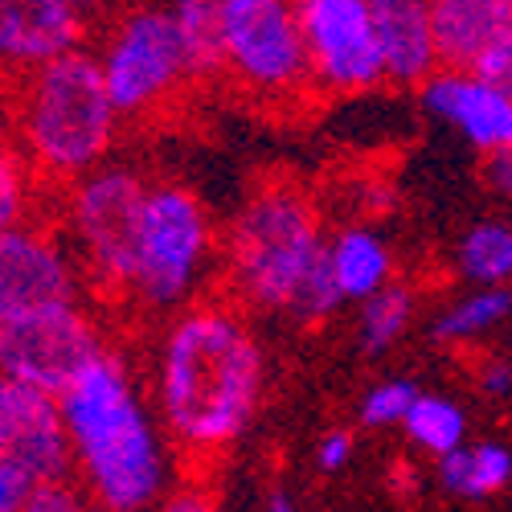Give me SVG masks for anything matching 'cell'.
Returning <instances> with one entry per match:
<instances>
[{
  "instance_id": "6da1fadb",
  "label": "cell",
  "mask_w": 512,
  "mask_h": 512,
  "mask_svg": "<svg viewBox=\"0 0 512 512\" xmlns=\"http://www.w3.org/2000/svg\"><path fill=\"white\" fill-rule=\"evenodd\" d=\"M267 386V357L238 308L209 300L168 324L156 353L164 431L189 455H213L246 435Z\"/></svg>"
},
{
  "instance_id": "7a4b0ae2",
  "label": "cell",
  "mask_w": 512,
  "mask_h": 512,
  "mask_svg": "<svg viewBox=\"0 0 512 512\" xmlns=\"http://www.w3.org/2000/svg\"><path fill=\"white\" fill-rule=\"evenodd\" d=\"M74 467L103 512H156L168 488V447L119 353H103L58 398Z\"/></svg>"
},
{
  "instance_id": "3957f363",
  "label": "cell",
  "mask_w": 512,
  "mask_h": 512,
  "mask_svg": "<svg viewBox=\"0 0 512 512\" xmlns=\"http://www.w3.org/2000/svg\"><path fill=\"white\" fill-rule=\"evenodd\" d=\"M13 144L50 185H78L107 168L119 136V111L107 95L95 50L66 54L33 74L13 78Z\"/></svg>"
},
{
  "instance_id": "277c9868",
  "label": "cell",
  "mask_w": 512,
  "mask_h": 512,
  "mask_svg": "<svg viewBox=\"0 0 512 512\" xmlns=\"http://www.w3.org/2000/svg\"><path fill=\"white\" fill-rule=\"evenodd\" d=\"M328 238L316 201L291 181L259 185L226 230L230 283L250 308L291 312L308 271L324 259Z\"/></svg>"
},
{
  "instance_id": "5b68a950",
  "label": "cell",
  "mask_w": 512,
  "mask_h": 512,
  "mask_svg": "<svg viewBox=\"0 0 512 512\" xmlns=\"http://www.w3.org/2000/svg\"><path fill=\"white\" fill-rule=\"evenodd\" d=\"M152 181L136 168L107 164L99 173L70 185L66 230L82 275L103 291H136L140 275V234Z\"/></svg>"
},
{
  "instance_id": "8992f818",
  "label": "cell",
  "mask_w": 512,
  "mask_h": 512,
  "mask_svg": "<svg viewBox=\"0 0 512 512\" xmlns=\"http://www.w3.org/2000/svg\"><path fill=\"white\" fill-rule=\"evenodd\" d=\"M213 259V218L197 189L181 181H152L140 234V275L136 295L156 308L189 304Z\"/></svg>"
},
{
  "instance_id": "52a82bcc",
  "label": "cell",
  "mask_w": 512,
  "mask_h": 512,
  "mask_svg": "<svg viewBox=\"0 0 512 512\" xmlns=\"http://www.w3.org/2000/svg\"><path fill=\"white\" fill-rule=\"evenodd\" d=\"M226 74L267 103L312 95V62L300 9L287 0H222Z\"/></svg>"
},
{
  "instance_id": "ba28073f",
  "label": "cell",
  "mask_w": 512,
  "mask_h": 512,
  "mask_svg": "<svg viewBox=\"0 0 512 512\" xmlns=\"http://www.w3.org/2000/svg\"><path fill=\"white\" fill-rule=\"evenodd\" d=\"M99 70L119 119L160 111L189 82L173 5H140L119 13L99 46Z\"/></svg>"
},
{
  "instance_id": "9c48e42d",
  "label": "cell",
  "mask_w": 512,
  "mask_h": 512,
  "mask_svg": "<svg viewBox=\"0 0 512 512\" xmlns=\"http://www.w3.org/2000/svg\"><path fill=\"white\" fill-rule=\"evenodd\" d=\"M103 353L107 340L82 304L0 324V373L50 398H62Z\"/></svg>"
},
{
  "instance_id": "30bf717a",
  "label": "cell",
  "mask_w": 512,
  "mask_h": 512,
  "mask_svg": "<svg viewBox=\"0 0 512 512\" xmlns=\"http://www.w3.org/2000/svg\"><path fill=\"white\" fill-rule=\"evenodd\" d=\"M316 95H361L386 82L373 0H300Z\"/></svg>"
},
{
  "instance_id": "8fae6325",
  "label": "cell",
  "mask_w": 512,
  "mask_h": 512,
  "mask_svg": "<svg viewBox=\"0 0 512 512\" xmlns=\"http://www.w3.org/2000/svg\"><path fill=\"white\" fill-rule=\"evenodd\" d=\"M82 275L66 238L50 226L25 222L0 230V324L82 304Z\"/></svg>"
},
{
  "instance_id": "7c38bea8",
  "label": "cell",
  "mask_w": 512,
  "mask_h": 512,
  "mask_svg": "<svg viewBox=\"0 0 512 512\" xmlns=\"http://www.w3.org/2000/svg\"><path fill=\"white\" fill-rule=\"evenodd\" d=\"M0 463H13L33 484H58L74 472V451L58 398L0 373Z\"/></svg>"
},
{
  "instance_id": "4fadbf2b",
  "label": "cell",
  "mask_w": 512,
  "mask_h": 512,
  "mask_svg": "<svg viewBox=\"0 0 512 512\" xmlns=\"http://www.w3.org/2000/svg\"><path fill=\"white\" fill-rule=\"evenodd\" d=\"M87 13L74 0H0V70L33 74L87 50Z\"/></svg>"
},
{
  "instance_id": "5bb4252c",
  "label": "cell",
  "mask_w": 512,
  "mask_h": 512,
  "mask_svg": "<svg viewBox=\"0 0 512 512\" xmlns=\"http://www.w3.org/2000/svg\"><path fill=\"white\" fill-rule=\"evenodd\" d=\"M418 99L435 119L451 123L484 156L512 148V99L476 70H439L418 91Z\"/></svg>"
},
{
  "instance_id": "9a60e30c",
  "label": "cell",
  "mask_w": 512,
  "mask_h": 512,
  "mask_svg": "<svg viewBox=\"0 0 512 512\" xmlns=\"http://www.w3.org/2000/svg\"><path fill=\"white\" fill-rule=\"evenodd\" d=\"M373 25H377V50H381V66H386V82L422 91L443 70L431 5H418V0H373Z\"/></svg>"
},
{
  "instance_id": "2e32d148",
  "label": "cell",
  "mask_w": 512,
  "mask_h": 512,
  "mask_svg": "<svg viewBox=\"0 0 512 512\" xmlns=\"http://www.w3.org/2000/svg\"><path fill=\"white\" fill-rule=\"evenodd\" d=\"M431 25L443 70H476L504 33H512V0H435Z\"/></svg>"
},
{
  "instance_id": "e0dca14e",
  "label": "cell",
  "mask_w": 512,
  "mask_h": 512,
  "mask_svg": "<svg viewBox=\"0 0 512 512\" xmlns=\"http://www.w3.org/2000/svg\"><path fill=\"white\" fill-rule=\"evenodd\" d=\"M328 259L336 287L345 295V304H365L377 291L394 287V254L386 238L373 234L369 226H345L328 242Z\"/></svg>"
},
{
  "instance_id": "ac0fdd59",
  "label": "cell",
  "mask_w": 512,
  "mask_h": 512,
  "mask_svg": "<svg viewBox=\"0 0 512 512\" xmlns=\"http://www.w3.org/2000/svg\"><path fill=\"white\" fill-rule=\"evenodd\" d=\"M189 82H209L226 74V21L222 0H181L173 5Z\"/></svg>"
},
{
  "instance_id": "d6986e66",
  "label": "cell",
  "mask_w": 512,
  "mask_h": 512,
  "mask_svg": "<svg viewBox=\"0 0 512 512\" xmlns=\"http://www.w3.org/2000/svg\"><path fill=\"white\" fill-rule=\"evenodd\" d=\"M512 476V455L500 443H476L459 447L439 459V480L455 496H492Z\"/></svg>"
},
{
  "instance_id": "ffe728a7",
  "label": "cell",
  "mask_w": 512,
  "mask_h": 512,
  "mask_svg": "<svg viewBox=\"0 0 512 512\" xmlns=\"http://www.w3.org/2000/svg\"><path fill=\"white\" fill-rule=\"evenodd\" d=\"M459 275L480 283L484 291H496L512 279V226L504 222H480L459 238L455 250Z\"/></svg>"
},
{
  "instance_id": "44dd1931",
  "label": "cell",
  "mask_w": 512,
  "mask_h": 512,
  "mask_svg": "<svg viewBox=\"0 0 512 512\" xmlns=\"http://www.w3.org/2000/svg\"><path fill=\"white\" fill-rule=\"evenodd\" d=\"M406 435L431 455H451L463 447V435H467V418L455 402L439 398V394H418L410 418H406Z\"/></svg>"
},
{
  "instance_id": "7402d4cb",
  "label": "cell",
  "mask_w": 512,
  "mask_h": 512,
  "mask_svg": "<svg viewBox=\"0 0 512 512\" xmlns=\"http://www.w3.org/2000/svg\"><path fill=\"white\" fill-rule=\"evenodd\" d=\"M512 316V291L508 287H496V291H472L463 295L459 304H451L439 320H435V336L439 340H451V345H459V340H472V336H484L492 332L500 320Z\"/></svg>"
},
{
  "instance_id": "603a6c76",
  "label": "cell",
  "mask_w": 512,
  "mask_h": 512,
  "mask_svg": "<svg viewBox=\"0 0 512 512\" xmlns=\"http://www.w3.org/2000/svg\"><path fill=\"white\" fill-rule=\"evenodd\" d=\"M410 320H414V295L406 287L394 283L386 291H377L373 300L361 304V328H357L361 349L373 353V357L394 349V340H402V332L410 328Z\"/></svg>"
},
{
  "instance_id": "cb8c5ba5",
  "label": "cell",
  "mask_w": 512,
  "mask_h": 512,
  "mask_svg": "<svg viewBox=\"0 0 512 512\" xmlns=\"http://www.w3.org/2000/svg\"><path fill=\"white\" fill-rule=\"evenodd\" d=\"M37 173L29 168V160L21 156V148L13 144V136L0 132V230H13L29 222V209L37 197Z\"/></svg>"
},
{
  "instance_id": "d4e9b609",
  "label": "cell",
  "mask_w": 512,
  "mask_h": 512,
  "mask_svg": "<svg viewBox=\"0 0 512 512\" xmlns=\"http://www.w3.org/2000/svg\"><path fill=\"white\" fill-rule=\"evenodd\" d=\"M340 304H345V295H340V287H336L332 259H328V250H324V259L308 271V279H304V287H300V295H295V304H291L287 316H295L300 324H320V320H328Z\"/></svg>"
},
{
  "instance_id": "484cf974",
  "label": "cell",
  "mask_w": 512,
  "mask_h": 512,
  "mask_svg": "<svg viewBox=\"0 0 512 512\" xmlns=\"http://www.w3.org/2000/svg\"><path fill=\"white\" fill-rule=\"evenodd\" d=\"M414 402H418L414 381L390 377V381H381V386H373L361 398V422L373 426V431H381V426H406Z\"/></svg>"
},
{
  "instance_id": "4316f807",
  "label": "cell",
  "mask_w": 512,
  "mask_h": 512,
  "mask_svg": "<svg viewBox=\"0 0 512 512\" xmlns=\"http://www.w3.org/2000/svg\"><path fill=\"white\" fill-rule=\"evenodd\" d=\"M25 512H99V504L87 496V488L58 480V484H37Z\"/></svg>"
},
{
  "instance_id": "83f0119b",
  "label": "cell",
  "mask_w": 512,
  "mask_h": 512,
  "mask_svg": "<svg viewBox=\"0 0 512 512\" xmlns=\"http://www.w3.org/2000/svg\"><path fill=\"white\" fill-rule=\"evenodd\" d=\"M476 74L488 78L496 91H504V95L512 99V33H504L496 46L488 50V58L476 66Z\"/></svg>"
},
{
  "instance_id": "f1b7e54d",
  "label": "cell",
  "mask_w": 512,
  "mask_h": 512,
  "mask_svg": "<svg viewBox=\"0 0 512 512\" xmlns=\"http://www.w3.org/2000/svg\"><path fill=\"white\" fill-rule=\"evenodd\" d=\"M33 480L13 463H0V512H25L29 496H33Z\"/></svg>"
},
{
  "instance_id": "f546056e",
  "label": "cell",
  "mask_w": 512,
  "mask_h": 512,
  "mask_svg": "<svg viewBox=\"0 0 512 512\" xmlns=\"http://www.w3.org/2000/svg\"><path fill=\"white\" fill-rule=\"evenodd\" d=\"M353 459V435L349 431H328L320 443H316V463L320 472H340Z\"/></svg>"
},
{
  "instance_id": "4dcf8cb0",
  "label": "cell",
  "mask_w": 512,
  "mask_h": 512,
  "mask_svg": "<svg viewBox=\"0 0 512 512\" xmlns=\"http://www.w3.org/2000/svg\"><path fill=\"white\" fill-rule=\"evenodd\" d=\"M156 512H222L218 500H213L205 488H177L160 500Z\"/></svg>"
},
{
  "instance_id": "1f68e13d",
  "label": "cell",
  "mask_w": 512,
  "mask_h": 512,
  "mask_svg": "<svg viewBox=\"0 0 512 512\" xmlns=\"http://www.w3.org/2000/svg\"><path fill=\"white\" fill-rule=\"evenodd\" d=\"M484 181H488V189H492V193L512 197V148L484 156Z\"/></svg>"
},
{
  "instance_id": "d6a6232c",
  "label": "cell",
  "mask_w": 512,
  "mask_h": 512,
  "mask_svg": "<svg viewBox=\"0 0 512 512\" xmlns=\"http://www.w3.org/2000/svg\"><path fill=\"white\" fill-rule=\"evenodd\" d=\"M480 390L484 394H508L512 390V365L508 361H484L480 365Z\"/></svg>"
},
{
  "instance_id": "836d02e7",
  "label": "cell",
  "mask_w": 512,
  "mask_h": 512,
  "mask_svg": "<svg viewBox=\"0 0 512 512\" xmlns=\"http://www.w3.org/2000/svg\"><path fill=\"white\" fill-rule=\"evenodd\" d=\"M267 512H300V508H295V500H291L287 492H275V496L267 500Z\"/></svg>"
}]
</instances>
